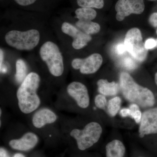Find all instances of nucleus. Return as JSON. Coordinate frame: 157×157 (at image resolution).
I'll use <instances>...</instances> for the list:
<instances>
[{
	"mask_svg": "<svg viewBox=\"0 0 157 157\" xmlns=\"http://www.w3.org/2000/svg\"><path fill=\"white\" fill-rule=\"evenodd\" d=\"M155 81L156 84L157 85V73H156L155 75Z\"/></svg>",
	"mask_w": 157,
	"mask_h": 157,
	"instance_id": "72a5a7b5",
	"label": "nucleus"
},
{
	"mask_svg": "<svg viewBox=\"0 0 157 157\" xmlns=\"http://www.w3.org/2000/svg\"><path fill=\"white\" fill-rule=\"evenodd\" d=\"M156 33H157V31H156Z\"/></svg>",
	"mask_w": 157,
	"mask_h": 157,
	"instance_id": "e433bc0d",
	"label": "nucleus"
},
{
	"mask_svg": "<svg viewBox=\"0 0 157 157\" xmlns=\"http://www.w3.org/2000/svg\"><path fill=\"white\" fill-rule=\"evenodd\" d=\"M38 137L35 133H25L21 138L10 140L9 144L11 148L21 151H27L33 148L38 142Z\"/></svg>",
	"mask_w": 157,
	"mask_h": 157,
	"instance_id": "9b49d317",
	"label": "nucleus"
},
{
	"mask_svg": "<svg viewBox=\"0 0 157 157\" xmlns=\"http://www.w3.org/2000/svg\"><path fill=\"white\" fill-rule=\"evenodd\" d=\"M0 157H9L7 151L2 147L0 149Z\"/></svg>",
	"mask_w": 157,
	"mask_h": 157,
	"instance_id": "c756f323",
	"label": "nucleus"
},
{
	"mask_svg": "<svg viewBox=\"0 0 157 157\" xmlns=\"http://www.w3.org/2000/svg\"><path fill=\"white\" fill-rule=\"evenodd\" d=\"M129 109L131 110V112H134L136 110H139V107L137 104H132L129 107Z\"/></svg>",
	"mask_w": 157,
	"mask_h": 157,
	"instance_id": "7c9ffc66",
	"label": "nucleus"
},
{
	"mask_svg": "<svg viewBox=\"0 0 157 157\" xmlns=\"http://www.w3.org/2000/svg\"><path fill=\"white\" fill-rule=\"evenodd\" d=\"M25 157L23 155L21 154L17 153L16 154L14 155V157Z\"/></svg>",
	"mask_w": 157,
	"mask_h": 157,
	"instance_id": "473e14b6",
	"label": "nucleus"
},
{
	"mask_svg": "<svg viewBox=\"0 0 157 157\" xmlns=\"http://www.w3.org/2000/svg\"><path fill=\"white\" fill-rule=\"evenodd\" d=\"M116 19L121 21L125 17L133 13V7L131 0H118L115 5Z\"/></svg>",
	"mask_w": 157,
	"mask_h": 157,
	"instance_id": "ddd939ff",
	"label": "nucleus"
},
{
	"mask_svg": "<svg viewBox=\"0 0 157 157\" xmlns=\"http://www.w3.org/2000/svg\"><path fill=\"white\" fill-rule=\"evenodd\" d=\"M78 6L81 7L101 9L104 7V0H77Z\"/></svg>",
	"mask_w": 157,
	"mask_h": 157,
	"instance_id": "aec40b11",
	"label": "nucleus"
},
{
	"mask_svg": "<svg viewBox=\"0 0 157 157\" xmlns=\"http://www.w3.org/2000/svg\"><path fill=\"white\" fill-rule=\"evenodd\" d=\"M76 26L85 33L90 35L97 33L101 29V27L98 23L91 21L78 20L76 23Z\"/></svg>",
	"mask_w": 157,
	"mask_h": 157,
	"instance_id": "dca6fc26",
	"label": "nucleus"
},
{
	"mask_svg": "<svg viewBox=\"0 0 157 157\" xmlns=\"http://www.w3.org/2000/svg\"><path fill=\"white\" fill-rule=\"evenodd\" d=\"M124 43L127 51L135 59L142 62L146 58L147 50L144 46L142 35L138 29H132L127 32Z\"/></svg>",
	"mask_w": 157,
	"mask_h": 157,
	"instance_id": "423d86ee",
	"label": "nucleus"
},
{
	"mask_svg": "<svg viewBox=\"0 0 157 157\" xmlns=\"http://www.w3.org/2000/svg\"><path fill=\"white\" fill-rule=\"evenodd\" d=\"M125 45L124 43H119L116 45L115 47V52L118 55L123 54L126 51Z\"/></svg>",
	"mask_w": 157,
	"mask_h": 157,
	"instance_id": "a878e982",
	"label": "nucleus"
},
{
	"mask_svg": "<svg viewBox=\"0 0 157 157\" xmlns=\"http://www.w3.org/2000/svg\"><path fill=\"white\" fill-rule=\"evenodd\" d=\"M2 109H1V112H0V113H1V114L0 115H2Z\"/></svg>",
	"mask_w": 157,
	"mask_h": 157,
	"instance_id": "f704fd0d",
	"label": "nucleus"
},
{
	"mask_svg": "<svg viewBox=\"0 0 157 157\" xmlns=\"http://www.w3.org/2000/svg\"><path fill=\"white\" fill-rule=\"evenodd\" d=\"M139 136L157 134V107L144 111L139 127Z\"/></svg>",
	"mask_w": 157,
	"mask_h": 157,
	"instance_id": "9d476101",
	"label": "nucleus"
},
{
	"mask_svg": "<svg viewBox=\"0 0 157 157\" xmlns=\"http://www.w3.org/2000/svg\"><path fill=\"white\" fill-rule=\"evenodd\" d=\"M103 58L98 53H94L86 58L74 59L71 63L72 67L79 70L83 74H91L96 73L101 67Z\"/></svg>",
	"mask_w": 157,
	"mask_h": 157,
	"instance_id": "0eeeda50",
	"label": "nucleus"
},
{
	"mask_svg": "<svg viewBox=\"0 0 157 157\" xmlns=\"http://www.w3.org/2000/svg\"><path fill=\"white\" fill-rule=\"evenodd\" d=\"M27 66L22 59H18L16 62V74L15 77L18 83L22 82L26 77Z\"/></svg>",
	"mask_w": 157,
	"mask_h": 157,
	"instance_id": "a211bd4d",
	"label": "nucleus"
},
{
	"mask_svg": "<svg viewBox=\"0 0 157 157\" xmlns=\"http://www.w3.org/2000/svg\"><path fill=\"white\" fill-rule=\"evenodd\" d=\"M101 125L96 122L87 124L82 130L74 129L70 135L76 140L79 150H85L97 143L102 133Z\"/></svg>",
	"mask_w": 157,
	"mask_h": 157,
	"instance_id": "39448f33",
	"label": "nucleus"
},
{
	"mask_svg": "<svg viewBox=\"0 0 157 157\" xmlns=\"http://www.w3.org/2000/svg\"><path fill=\"white\" fill-rule=\"evenodd\" d=\"M120 82L123 94L128 101L143 107L154 106L155 98L153 93L147 88L137 84L128 73H121Z\"/></svg>",
	"mask_w": 157,
	"mask_h": 157,
	"instance_id": "f03ea898",
	"label": "nucleus"
},
{
	"mask_svg": "<svg viewBox=\"0 0 157 157\" xmlns=\"http://www.w3.org/2000/svg\"><path fill=\"white\" fill-rule=\"evenodd\" d=\"M98 90L101 94L104 96H114L118 92L119 86L114 81L109 82L106 79H99L97 82Z\"/></svg>",
	"mask_w": 157,
	"mask_h": 157,
	"instance_id": "2eb2a0df",
	"label": "nucleus"
},
{
	"mask_svg": "<svg viewBox=\"0 0 157 157\" xmlns=\"http://www.w3.org/2000/svg\"><path fill=\"white\" fill-rule=\"evenodd\" d=\"M120 114L122 117H131V111L129 108H123V109H121Z\"/></svg>",
	"mask_w": 157,
	"mask_h": 157,
	"instance_id": "c85d7f7f",
	"label": "nucleus"
},
{
	"mask_svg": "<svg viewBox=\"0 0 157 157\" xmlns=\"http://www.w3.org/2000/svg\"><path fill=\"white\" fill-rule=\"evenodd\" d=\"M57 117L52 110L47 108L40 109L35 113L32 119V123L36 128H41L46 124L56 121Z\"/></svg>",
	"mask_w": 157,
	"mask_h": 157,
	"instance_id": "f8f14e48",
	"label": "nucleus"
},
{
	"mask_svg": "<svg viewBox=\"0 0 157 157\" xmlns=\"http://www.w3.org/2000/svg\"><path fill=\"white\" fill-rule=\"evenodd\" d=\"M39 31L35 29L25 31L13 30L5 36L6 43L17 50L30 51L36 47L40 41Z\"/></svg>",
	"mask_w": 157,
	"mask_h": 157,
	"instance_id": "7ed1b4c3",
	"label": "nucleus"
},
{
	"mask_svg": "<svg viewBox=\"0 0 157 157\" xmlns=\"http://www.w3.org/2000/svg\"><path fill=\"white\" fill-rule=\"evenodd\" d=\"M14 1L20 6H25L32 5L35 3L36 0H14Z\"/></svg>",
	"mask_w": 157,
	"mask_h": 157,
	"instance_id": "bb28decb",
	"label": "nucleus"
},
{
	"mask_svg": "<svg viewBox=\"0 0 157 157\" xmlns=\"http://www.w3.org/2000/svg\"><path fill=\"white\" fill-rule=\"evenodd\" d=\"M123 64L124 67L128 70H134L137 67L135 60L129 57H127L124 58L123 60Z\"/></svg>",
	"mask_w": 157,
	"mask_h": 157,
	"instance_id": "5701e85b",
	"label": "nucleus"
},
{
	"mask_svg": "<svg viewBox=\"0 0 157 157\" xmlns=\"http://www.w3.org/2000/svg\"><path fill=\"white\" fill-rule=\"evenodd\" d=\"M131 1L133 7L134 14H141L144 9L143 0H131Z\"/></svg>",
	"mask_w": 157,
	"mask_h": 157,
	"instance_id": "412c9836",
	"label": "nucleus"
},
{
	"mask_svg": "<svg viewBox=\"0 0 157 157\" xmlns=\"http://www.w3.org/2000/svg\"><path fill=\"white\" fill-rule=\"evenodd\" d=\"M4 60V52L2 49H0V67H2L3 62Z\"/></svg>",
	"mask_w": 157,
	"mask_h": 157,
	"instance_id": "2f4dec72",
	"label": "nucleus"
},
{
	"mask_svg": "<svg viewBox=\"0 0 157 157\" xmlns=\"http://www.w3.org/2000/svg\"><path fill=\"white\" fill-rule=\"evenodd\" d=\"M106 151L107 157H124L125 147L120 140H114L107 144Z\"/></svg>",
	"mask_w": 157,
	"mask_h": 157,
	"instance_id": "4468645a",
	"label": "nucleus"
},
{
	"mask_svg": "<svg viewBox=\"0 0 157 157\" xmlns=\"http://www.w3.org/2000/svg\"><path fill=\"white\" fill-rule=\"evenodd\" d=\"M76 18L78 20L92 21L97 16V12L93 8L81 7L75 11Z\"/></svg>",
	"mask_w": 157,
	"mask_h": 157,
	"instance_id": "f3484780",
	"label": "nucleus"
},
{
	"mask_svg": "<svg viewBox=\"0 0 157 157\" xmlns=\"http://www.w3.org/2000/svg\"><path fill=\"white\" fill-rule=\"evenodd\" d=\"M39 55L52 76L59 77L63 75L64 70L63 59L59 48L56 43L51 41L45 42L40 48Z\"/></svg>",
	"mask_w": 157,
	"mask_h": 157,
	"instance_id": "20e7f679",
	"label": "nucleus"
},
{
	"mask_svg": "<svg viewBox=\"0 0 157 157\" xmlns=\"http://www.w3.org/2000/svg\"><path fill=\"white\" fill-rule=\"evenodd\" d=\"M95 104L99 109H104L107 105V99L103 95H98L95 98Z\"/></svg>",
	"mask_w": 157,
	"mask_h": 157,
	"instance_id": "4be33fe9",
	"label": "nucleus"
},
{
	"mask_svg": "<svg viewBox=\"0 0 157 157\" xmlns=\"http://www.w3.org/2000/svg\"><path fill=\"white\" fill-rule=\"evenodd\" d=\"M151 1H154V0H151Z\"/></svg>",
	"mask_w": 157,
	"mask_h": 157,
	"instance_id": "4c0bfd02",
	"label": "nucleus"
},
{
	"mask_svg": "<svg viewBox=\"0 0 157 157\" xmlns=\"http://www.w3.org/2000/svg\"><path fill=\"white\" fill-rule=\"evenodd\" d=\"M40 76L31 72L27 75L18 87L16 93L20 110L25 114H29L38 109L41 104L37 90L40 86Z\"/></svg>",
	"mask_w": 157,
	"mask_h": 157,
	"instance_id": "f257e3e1",
	"label": "nucleus"
},
{
	"mask_svg": "<svg viewBox=\"0 0 157 157\" xmlns=\"http://www.w3.org/2000/svg\"><path fill=\"white\" fill-rule=\"evenodd\" d=\"M142 115V113L139 109L134 112H131V117L135 120V122L137 124L139 123L141 121Z\"/></svg>",
	"mask_w": 157,
	"mask_h": 157,
	"instance_id": "b1692460",
	"label": "nucleus"
},
{
	"mask_svg": "<svg viewBox=\"0 0 157 157\" xmlns=\"http://www.w3.org/2000/svg\"><path fill=\"white\" fill-rule=\"evenodd\" d=\"M157 46V42L155 39H149L144 43V46L147 49H151Z\"/></svg>",
	"mask_w": 157,
	"mask_h": 157,
	"instance_id": "393cba45",
	"label": "nucleus"
},
{
	"mask_svg": "<svg viewBox=\"0 0 157 157\" xmlns=\"http://www.w3.org/2000/svg\"><path fill=\"white\" fill-rule=\"evenodd\" d=\"M156 42H157V39L156 40Z\"/></svg>",
	"mask_w": 157,
	"mask_h": 157,
	"instance_id": "c9c22d12",
	"label": "nucleus"
},
{
	"mask_svg": "<svg viewBox=\"0 0 157 157\" xmlns=\"http://www.w3.org/2000/svg\"><path fill=\"white\" fill-rule=\"evenodd\" d=\"M150 23L152 26L154 27H157V12L151 14L150 17L149 19Z\"/></svg>",
	"mask_w": 157,
	"mask_h": 157,
	"instance_id": "cd10ccee",
	"label": "nucleus"
},
{
	"mask_svg": "<svg viewBox=\"0 0 157 157\" xmlns=\"http://www.w3.org/2000/svg\"><path fill=\"white\" fill-rule=\"evenodd\" d=\"M121 103V100L118 97H115L109 100L107 107L109 115L112 117L116 115L120 109Z\"/></svg>",
	"mask_w": 157,
	"mask_h": 157,
	"instance_id": "6ab92c4d",
	"label": "nucleus"
},
{
	"mask_svg": "<svg viewBox=\"0 0 157 157\" xmlns=\"http://www.w3.org/2000/svg\"><path fill=\"white\" fill-rule=\"evenodd\" d=\"M67 92L80 108L85 109L89 106L90 100L88 91L83 83L76 81L71 82L67 87Z\"/></svg>",
	"mask_w": 157,
	"mask_h": 157,
	"instance_id": "1a4fd4ad",
	"label": "nucleus"
},
{
	"mask_svg": "<svg viewBox=\"0 0 157 157\" xmlns=\"http://www.w3.org/2000/svg\"><path fill=\"white\" fill-rule=\"evenodd\" d=\"M61 30L64 33L73 38L72 46L75 49L83 48L92 40L90 35L85 33L70 23H63Z\"/></svg>",
	"mask_w": 157,
	"mask_h": 157,
	"instance_id": "6e6552de",
	"label": "nucleus"
}]
</instances>
